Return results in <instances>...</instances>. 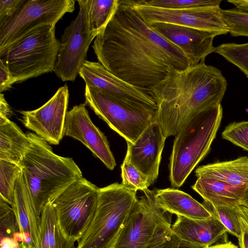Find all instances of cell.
<instances>
[{
  "instance_id": "cell-36",
  "label": "cell",
  "mask_w": 248,
  "mask_h": 248,
  "mask_svg": "<svg viewBox=\"0 0 248 248\" xmlns=\"http://www.w3.org/2000/svg\"><path fill=\"white\" fill-rule=\"evenodd\" d=\"M24 1V0H0V26L15 14Z\"/></svg>"
},
{
  "instance_id": "cell-8",
  "label": "cell",
  "mask_w": 248,
  "mask_h": 248,
  "mask_svg": "<svg viewBox=\"0 0 248 248\" xmlns=\"http://www.w3.org/2000/svg\"><path fill=\"white\" fill-rule=\"evenodd\" d=\"M73 0H24L15 14L0 26V56L14 44L46 25H56L75 10Z\"/></svg>"
},
{
  "instance_id": "cell-4",
  "label": "cell",
  "mask_w": 248,
  "mask_h": 248,
  "mask_svg": "<svg viewBox=\"0 0 248 248\" xmlns=\"http://www.w3.org/2000/svg\"><path fill=\"white\" fill-rule=\"evenodd\" d=\"M222 114L221 104L202 110L192 116L175 136L169 164L172 188L182 186L208 153Z\"/></svg>"
},
{
  "instance_id": "cell-39",
  "label": "cell",
  "mask_w": 248,
  "mask_h": 248,
  "mask_svg": "<svg viewBox=\"0 0 248 248\" xmlns=\"http://www.w3.org/2000/svg\"><path fill=\"white\" fill-rule=\"evenodd\" d=\"M228 1L232 3L236 9L248 13V0H229Z\"/></svg>"
},
{
  "instance_id": "cell-6",
  "label": "cell",
  "mask_w": 248,
  "mask_h": 248,
  "mask_svg": "<svg viewBox=\"0 0 248 248\" xmlns=\"http://www.w3.org/2000/svg\"><path fill=\"white\" fill-rule=\"evenodd\" d=\"M60 46L55 25L41 26L8 49L5 64L16 82L37 77L54 70Z\"/></svg>"
},
{
  "instance_id": "cell-24",
  "label": "cell",
  "mask_w": 248,
  "mask_h": 248,
  "mask_svg": "<svg viewBox=\"0 0 248 248\" xmlns=\"http://www.w3.org/2000/svg\"><path fill=\"white\" fill-rule=\"evenodd\" d=\"M40 248H76L67 240L59 226L52 203L46 205L41 215Z\"/></svg>"
},
{
  "instance_id": "cell-27",
  "label": "cell",
  "mask_w": 248,
  "mask_h": 248,
  "mask_svg": "<svg viewBox=\"0 0 248 248\" xmlns=\"http://www.w3.org/2000/svg\"><path fill=\"white\" fill-rule=\"evenodd\" d=\"M22 171L20 165L0 159V198L11 206L16 182Z\"/></svg>"
},
{
  "instance_id": "cell-20",
  "label": "cell",
  "mask_w": 248,
  "mask_h": 248,
  "mask_svg": "<svg viewBox=\"0 0 248 248\" xmlns=\"http://www.w3.org/2000/svg\"><path fill=\"white\" fill-rule=\"evenodd\" d=\"M155 197L166 212L194 219H205L214 217L203 203L177 188L155 189Z\"/></svg>"
},
{
  "instance_id": "cell-28",
  "label": "cell",
  "mask_w": 248,
  "mask_h": 248,
  "mask_svg": "<svg viewBox=\"0 0 248 248\" xmlns=\"http://www.w3.org/2000/svg\"><path fill=\"white\" fill-rule=\"evenodd\" d=\"M147 248H206L187 242L175 234L171 223L159 226Z\"/></svg>"
},
{
  "instance_id": "cell-41",
  "label": "cell",
  "mask_w": 248,
  "mask_h": 248,
  "mask_svg": "<svg viewBox=\"0 0 248 248\" xmlns=\"http://www.w3.org/2000/svg\"><path fill=\"white\" fill-rule=\"evenodd\" d=\"M242 205L248 207V187L246 191Z\"/></svg>"
},
{
  "instance_id": "cell-1",
  "label": "cell",
  "mask_w": 248,
  "mask_h": 248,
  "mask_svg": "<svg viewBox=\"0 0 248 248\" xmlns=\"http://www.w3.org/2000/svg\"><path fill=\"white\" fill-rule=\"evenodd\" d=\"M92 47L107 70L149 94L171 74L190 66L182 51L152 30L130 0H119L114 14Z\"/></svg>"
},
{
  "instance_id": "cell-38",
  "label": "cell",
  "mask_w": 248,
  "mask_h": 248,
  "mask_svg": "<svg viewBox=\"0 0 248 248\" xmlns=\"http://www.w3.org/2000/svg\"><path fill=\"white\" fill-rule=\"evenodd\" d=\"M11 115V110L8 103L4 97V94L0 95V117L8 118Z\"/></svg>"
},
{
  "instance_id": "cell-35",
  "label": "cell",
  "mask_w": 248,
  "mask_h": 248,
  "mask_svg": "<svg viewBox=\"0 0 248 248\" xmlns=\"http://www.w3.org/2000/svg\"><path fill=\"white\" fill-rule=\"evenodd\" d=\"M235 210L241 229L238 239L239 248H248V207L240 205L235 206Z\"/></svg>"
},
{
  "instance_id": "cell-32",
  "label": "cell",
  "mask_w": 248,
  "mask_h": 248,
  "mask_svg": "<svg viewBox=\"0 0 248 248\" xmlns=\"http://www.w3.org/2000/svg\"><path fill=\"white\" fill-rule=\"evenodd\" d=\"M121 167L122 184L124 186L137 191H143L151 186L146 177L125 159Z\"/></svg>"
},
{
  "instance_id": "cell-10",
  "label": "cell",
  "mask_w": 248,
  "mask_h": 248,
  "mask_svg": "<svg viewBox=\"0 0 248 248\" xmlns=\"http://www.w3.org/2000/svg\"><path fill=\"white\" fill-rule=\"evenodd\" d=\"M78 13L61 36L53 70L63 81L75 80L87 61L89 46L97 35L90 29L86 0H78Z\"/></svg>"
},
{
  "instance_id": "cell-17",
  "label": "cell",
  "mask_w": 248,
  "mask_h": 248,
  "mask_svg": "<svg viewBox=\"0 0 248 248\" xmlns=\"http://www.w3.org/2000/svg\"><path fill=\"white\" fill-rule=\"evenodd\" d=\"M149 26L180 49L188 58L190 66L204 62L206 57L214 52L213 40L219 35L213 32L167 23H155Z\"/></svg>"
},
{
  "instance_id": "cell-12",
  "label": "cell",
  "mask_w": 248,
  "mask_h": 248,
  "mask_svg": "<svg viewBox=\"0 0 248 248\" xmlns=\"http://www.w3.org/2000/svg\"><path fill=\"white\" fill-rule=\"evenodd\" d=\"M130 1L134 10L148 25L167 23L226 34L229 30L222 18L219 5L186 9H167Z\"/></svg>"
},
{
  "instance_id": "cell-19",
  "label": "cell",
  "mask_w": 248,
  "mask_h": 248,
  "mask_svg": "<svg viewBox=\"0 0 248 248\" xmlns=\"http://www.w3.org/2000/svg\"><path fill=\"white\" fill-rule=\"evenodd\" d=\"M12 207L16 214L21 233L28 244L33 248H40L41 218L38 217L35 212L22 171L16 182Z\"/></svg>"
},
{
  "instance_id": "cell-25",
  "label": "cell",
  "mask_w": 248,
  "mask_h": 248,
  "mask_svg": "<svg viewBox=\"0 0 248 248\" xmlns=\"http://www.w3.org/2000/svg\"><path fill=\"white\" fill-rule=\"evenodd\" d=\"M0 248H25L31 246L21 233L12 206L0 198Z\"/></svg>"
},
{
  "instance_id": "cell-37",
  "label": "cell",
  "mask_w": 248,
  "mask_h": 248,
  "mask_svg": "<svg viewBox=\"0 0 248 248\" xmlns=\"http://www.w3.org/2000/svg\"><path fill=\"white\" fill-rule=\"evenodd\" d=\"M16 82L15 78L1 59H0V92L9 90Z\"/></svg>"
},
{
  "instance_id": "cell-21",
  "label": "cell",
  "mask_w": 248,
  "mask_h": 248,
  "mask_svg": "<svg viewBox=\"0 0 248 248\" xmlns=\"http://www.w3.org/2000/svg\"><path fill=\"white\" fill-rule=\"evenodd\" d=\"M192 188L212 206L234 207L242 205L246 187H238L223 181L199 177Z\"/></svg>"
},
{
  "instance_id": "cell-18",
  "label": "cell",
  "mask_w": 248,
  "mask_h": 248,
  "mask_svg": "<svg viewBox=\"0 0 248 248\" xmlns=\"http://www.w3.org/2000/svg\"><path fill=\"white\" fill-rule=\"evenodd\" d=\"M171 229L182 239L206 248L213 245L220 239H227L228 232L215 216L205 219H194L177 216Z\"/></svg>"
},
{
  "instance_id": "cell-7",
  "label": "cell",
  "mask_w": 248,
  "mask_h": 248,
  "mask_svg": "<svg viewBox=\"0 0 248 248\" xmlns=\"http://www.w3.org/2000/svg\"><path fill=\"white\" fill-rule=\"evenodd\" d=\"M98 189L82 177L51 202L60 229L69 241H78L88 228L96 210Z\"/></svg>"
},
{
  "instance_id": "cell-31",
  "label": "cell",
  "mask_w": 248,
  "mask_h": 248,
  "mask_svg": "<svg viewBox=\"0 0 248 248\" xmlns=\"http://www.w3.org/2000/svg\"><path fill=\"white\" fill-rule=\"evenodd\" d=\"M203 204L217 218L227 229L228 232L238 239L241 234L239 221L235 210V206H217L203 203Z\"/></svg>"
},
{
  "instance_id": "cell-5",
  "label": "cell",
  "mask_w": 248,
  "mask_h": 248,
  "mask_svg": "<svg viewBox=\"0 0 248 248\" xmlns=\"http://www.w3.org/2000/svg\"><path fill=\"white\" fill-rule=\"evenodd\" d=\"M136 193L118 183L99 188L96 210L76 248H112L137 201Z\"/></svg>"
},
{
  "instance_id": "cell-29",
  "label": "cell",
  "mask_w": 248,
  "mask_h": 248,
  "mask_svg": "<svg viewBox=\"0 0 248 248\" xmlns=\"http://www.w3.org/2000/svg\"><path fill=\"white\" fill-rule=\"evenodd\" d=\"M214 52L236 66L248 78V42L223 44L215 47Z\"/></svg>"
},
{
  "instance_id": "cell-11",
  "label": "cell",
  "mask_w": 248,
  "mask_h": 248,
  "mask_svg": "<svg viewBox=\"0 0 248 248\" xmlns=\"http://www.w3.org/2000/svg\"><path fill=\"white\" fill-rule=\"evenodd\" d=\"M137 198L112 248H147L159 226L171 217L158 205L155 190L148 188Z\"/></svg>"
},
{
  "instance_id": "cell-23",
  "label": "cell",
  "mask_w": 248,
  "mask_h": 248,
  "mask_svg": "<svg viewBox=\"0 0 248 248\" xmlns=\"http://www.w3.org/2000/svg\"><path fill=\"white\" fill-rule=\"evenodd\" d=\"M31 145L27 134L16 124L0 117V159L20 165Z\"/></svg>"
},
{
  "instance_id": "cell-3",
  "label": "cell",
  "mask_w": 248,
  "mask_h": 248,
  "mask_svg": "<svg viewBox=\"0 0 248 248\" xmlns=\"http://www.w3.org/2000/svg\"><path fill=\"white\" fill-rule=\"evenodd\" d=\"M31 145L20 166L38 217L53 201L82 173L72 158L55 154L46 141L35 133H27Z\"/></svg>"
},
{
  "instance_id": "cell-2",
  "label": "cell",
  "mask_w": 248,
  "mask_h": 248,
  "mask_svg": "<svg viewBox=\"0 0 248 248\" xmlns=\"http://www.w3.org/2000/svg\"><path fill=\"white\" fill-rule=\"evenodd\" d=\"M227 86L221 72L202 62L173 73L152 89L155 121L165 137L176 136L194 114L221 104Z\"/></svg>"
},
{
  "instance_id": "cell-26",
  "label": "cell",
  "mask_w": 248,
  "mask_h": 248,
  "mask_svg": "<svg viewBox=\"0 0 248 248\" xmlns=\"http://www.w3.org/2000/svg\"><path fill=\"white\" fill-rule=\"evenodd\" d=\"M90 29L97 35L106 27L119 6V0H86Z\"/></svg>"
},
{
  "instance_id": "cell-34",
  "label": "cell",
  "mask_w": 248,
  "mask_h": 248,
  "mask_svg": "<svg viewBox=\"0 0 248 248\" xmlns=\"http://www.w3.org/2000/svg\"><path fill=\"white\" fill-rule=\"evenodd\" d=\"M221 136L223 139L248 152V121L230 124Z\"/></svg>"
},
{
  "instance_id": "cell-15",
  "label": "cell",
  "mask_w": 248,
  "mask_h": 248,
  "mask_svg": "<svg viewBox=\"0 0 248 248\" xmlns=\"http://www.w3.org/2000/svg\"><path fill=\"white\" fill-rule=\"evenodd\" d=\"M85 104L76 105L67 111L63 136L76 139L91 151L110 170L116 162L104 134L91 121Z\"/></svg>"
},
{
  "instance_id": "cell-30",
  "label": "cell",
  "mask_w": 248,
  "mask_h": 248,
  "mask_svg": "<svg viewBox=\"0 0 248 248\" xmlns=\"http://www.w3.org/2000/svg\"><path fill=\"white\" fill-rule=\"evenodd\" d=\"M222 18L233 36L248 37V13L237 9L221 10Z\"/></svg>"
},
{
  "instance_id": "cell-14",
  "label": "cell",
  "mask_w": 248,
  "mask_h": 248,
  "mask_svg": "<svg viewBox=\"0 0 248 248\" xmlns=\"http://www.w3.org/2000/svg\"><path fill=\"white\" fill-rule=\"evenodd\" d=\"M68 99V88L65 84L39 108L20 111L22 122L26 127L47 143L57 145L63 137Z\"/></svg>"
},
{
  "instance_id": "cell-33",
  "label": "cell",
  "mask_w": 248,
  "mask_h": 248,
  "mask_svg": "<svg viewBox=\"0 0 248 248\" xmlns=\"http://www.w3.org/2000/svg\"><path fill=\"white\" fill-rule=\"evenodd\" d=\"M147 6L167 9H186L219 5L220 0H137Z\"/></svg>"
},
{
  "instance_id": "cell-42",
  "label": "cell",
  "mask_w": 248,
  "mask_h": 248,
  "mask_svg": "<svg viewBox=\"0 0 248 248\" xmlns=\"http://www.w3.org/2000/svg\"><path fill=\"white\" fill-rule=\"evenodd\" d=\"M25 248H33V247L31 246H27V247H26Z\"/></svg>"
},
{
  "instance_id": "cell-40",
  "label": "cell",
  "mask_w": 248,
  "mask_h": 248,
  "mask_svg": "<svg viewBox=\"0 0 248 248\" xmlns=\"http://www.w3.org/2000/svg\"><path fill=\"white\" fill-rule=\"evenodd\" d=\"M225 240L222 242L213 245L206 248H238V247L230 241Z\"/></svg>"
},
{
  "instance_id": "cell-9",
  "label": "cell",
  "mask_w": 248,
  "mask_h": 248,
  "mask_svg": "<svg viewBox=\"0 0 248 248\" xmlns=\"http://www.w3.org/2000/svg\"><path fill=\"white\" fill-rule=\"evenodd\" d=\"M85 105L126 141L135 142L155 121L156 112L131 107L95 88L85 86Z\"/></svg>"
},
{
  "instance_id": "cell-13",
  "label": "cell",
  "mask_w": 248,
  "mask_h": 248,
  "mask_svg": "<svg viewBox=\"0 0 248 248\" xmlns=\"http://www.w3.org/2000/svg\"><path fill=\"white\" fill-rule=\"evenodd\" d=\"M79 75L86 86L104 92L118 102L134 108L156 112V103L149 93L117 77L99 62L87 60Z\"/></svg>"
},
{
  "instance_id": "cell-16",
  "label": "cell",
  "mask_w": 248,
  "mask_h": 248,
  "mask_svg": "<svg viewBox=\"0 0 248 248\" xmlns=\"http://www.w3.org/2000/svg\"><path fill=\"white\" fill-rule=\"evenodd\" d=\"M166 138L159 123L152 122L133 143L126 141L124 159L129 162L153 184L158 176L161 155Z\"/></svg>"
},
{
  "instance_id": "cell-22",
  "label": "cell",
  "mask_w": 248,
  "mask_h": 248,
  "mask_svg": "<svg viewBox=\"0 0 248 248\" xmlns=\"http://www.w3.org/2000/svg\"><path fill=\"white\" fill-rule=\"evenodd\" d=\"M195 175L197 177H203L235 186L248 187V157L200 166L196 170Z\"/></svg>"
}]
</instances>
